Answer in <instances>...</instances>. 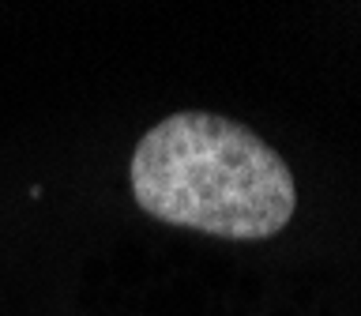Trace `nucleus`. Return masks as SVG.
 <instances>
[{
	"label": "nucleus",
	"instance_id": "1",
	"mask_svg": "<svg viewBox=\"0 0 361 316\" xmlns=\"http://www.w3.org/2000/svg\"><path fill=\"white\" fill-rule=\"evenodd\" d=\"M128 181L151 219L226 241L275 237L298 211V185L282 154L222 113H173L147 128Z\"/></svg>",
	"mask_w": 361,
	"mask_h": 316
}]
</instances>
